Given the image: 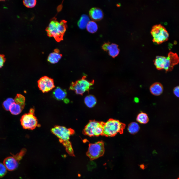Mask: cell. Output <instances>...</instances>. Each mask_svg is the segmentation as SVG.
Masks as SVG:
<instances>
[{"label": "cell", "mask_w": 179, "mask_h": 179, "mask_svg": "<svg viewBox=\"0 0 179 179\" xmlns=\"http://www.w3.org/2000/svg\"><path fill=\"white\" fill-rule=\"evenodd\" d=\"M108 51L110 55L113 57H115L119 54L120 50L117 45L115 43L109 44L107 47V50Z\"/></svg>", "instance_id": "e0dca14e"}, {"label": "cell", "mask_w": 179, "mask_h": 179, "mask_svg": "<svg viewBox=\"0 0 179 179\" xmlns=\"http://www.w3.org/2000/svg\"><path fill=\"white\" fill-rule=\"evenodd\" d=\"M90 19L87 15L83 14L81 16L78 22V25L79 28L81 29L85 28Z\"/></svg>", "instance_id": "ffe728a7"}, {"label": "cell", "mask_w": 179, "mask_h": 179, "mask_svg": "<svg viewBox=\"0 0 179 179\" xmlns=\"http://www.w3.org/2000/svg\"><path fill=\"white\" fill-rule=\"evenodd\" d=\"M66 23L64 20L59 22L55 18L52 19L46 30L48 36L53 37L58 42L63 40L67 28Z\"/></svg>", "instance_id": "6da1fadb"}, {"label": "cell", "mask_w": 179, "mask_h": 179, "mask_svg": "<svg viewBox=\"0 0 179 179\" xmlns=\"http://www.w3.org/2000/svg\"><path fill=\"white\" fill-rule=\"evenodd\" d=\"M84 103L88 107L92 108L96 104L97 101L96 98L92 95H89L86 96L84 98Z\"/></svg>", "instance_id": "d6986e66"}, {"label": "cell", "mask_w": 179, "mask_h": 179, "mask_svg": "<svg viewBox=\"0 0 179 179\" xmlns=\"http://www.w3.org/2000/svg\"><path fill=\"white\" fill-rule=\"evenodd\" d=\"M37 83L39 90L43 93L50 91L55 87L53 79L46 76L40 78Z\"/></svg>", "instance_id": "9c48e42d"}, {"label": "cell", "mask_w": 179, "mask_h": 179, "mask_svg": "<svg viewBox=\"0 0 179 179\" xmlns=\"http://www.w3.org/2000/svg\"><path fill=\"white\" fill-rule=\"evenodd\" d=\"M86 27L88 31L91 33L95 32L98 29V26L97 24L93 21H89Z\"/></svg>", "instance_id": "cb8c5ba5"}, {"label": "cell", "mask_w": 179, "mask_h": 179, "mask_svg": "<svg viewBox=\"0 0 179 179\" xmlns=\"http://www.w3.org/2000/svg\"><path fill=\"white\" fill-rule=\"evenodd\" d=\"M166 57L158 56H156L154 61V64L157 70L164 69L165 65Z\"/></svg>", "instance_id": "2e32d148"}, {"label": "cell", "mask_w": 179, "mask_h": 179, "mask_svg": "<svg viewBox=\"0 0 179 179\" xmlns=\"http://www.w3.org/2000/svg\"><path fill=\"white\" fill-rule=\"evenodd\" d=\"M5 61L6 59L4 55L0 54V68L3 66Z\"/></svg>", "instance_id": "f546056e"}, {"label": "cell", "mask_w": 179, "mask_h": 179, "mask_svg": "<svg viewBox=\"0 0 179 179\" xmlns=\"http://www.w3.org/2000/svg\"><path fill=\"white\" fill-rule=\"evenodd\" d=\"M36 1L35 0H25L23 1L24 4L28 8H32L35 5Z\"/></svg>", "instance_id": "4316f807"}, {"label": "cell", "mask_w": 179, "mask_h": 179, "mask_svg": "<svg viewBox=\"0 0 179 179\" xmlns=\"http://www.w3.org/2000/svg\"><path fill=\"white\" fill-rule=\"evenodd\" d=\"M7 169L5 166L1 163H0V178L2 177L6 174Z\"/></svg>", "instance_id": "f1b7e54d"}, {"label": "cell", "mask_w": 179, "mask_h": 179, "mask_svg": "<svg viewBox=\"0 0 179 179\" xmlns=\"http://www.w3.org/2000/svg\"><path fill=\"white\" fill-rule=\"evenodd\" d=\"M179 86H177L174 88L173 92L174 94L177 97H179Z\"/></svg>", "instance_id": "4dcf8cb0"}, {"label": "cell", "mask_w": 179, "mask_h": 179, "mask_svg": "<svg viewBox=\"0 0 179 179\" xmlns=\"http://www.w3.org/2000/svg\"><path fill=\"white\" fill-rule=\"evenodd\" d=\"M140 129V127L137 123L133 122L129 125L128 130L131 134H134L136 133Z\"/></svg>", "instance_id": "44dd1931"}, {"label": "cell", "mask_w": 179, "mask_h": 179, "mask_svg": "<svg viewBox=\"0 0 179 179\" xmlns=\"http://www.w3.org/2000/svg\"><path fill=\"white\" fill-rule=\"evenodd\" d=\"M14 100L15 102L24 107L25 98L23 95L20 94H17Z\"/></svg>", "instance_id": "484cf974"}, {"label": "cell", "mask_w": 179, "mask_h": 179, "mask_svg": "<svg viewBox=\"0 0 179 179\" xmlns=\"http://www.w3.org/2000/svg\"><path fill=\"white\" fill-rule=\"evenodd\" d=\"M19 161L13 155L6 158L3 161L4 164L7 169L9 171H12L18 166Z\"/></svg>", "instance_id": "7c38bea8"}, {"label": "cell", "mask_w": 179, "mask_h": 179, "mask_svg": "<svg viewBox=\"0 0 179 179\" xmlns=\"http://www.w3.org/2000/svg\"><path fill=\"white\" fill-rule=\"evenodd\" d=\"M59 141L65 147L66 151L70 155L75 156L71 143L69 140L63 141L59 140Z\"/></svg>", "instance_id": "7402d4cb"}, {"label": "cell", "mask_w": 179, "mask_h": 179, "mask_svg": "<svg viewBox=\"0 0 179 179\" xmlns=\"http://www.w3.org/2000/svg\"><path fill=\"white\" fill-rule=\"evenodd\" d=\"M93 83V81L90 82L86 79L85 77L83 76L74 82H72L69 90L74 91L77 94L82 95L90 89Z\"/></svg>", "instance_id": "5b68a950"}, {"label": "cell", "mask_w": 179, "mask_h": 179, "mask_svg": "<svg viewBox=\"0 0 179 179\" xmlns=\"http://www.w3.org/2000/svg\"><path fill=\"white\" fill-rule=\"evenodd\" d=\"M177 179H179V178L178 177Z\"/></svg>", "instance_id": "836d02e7"}, {"label": "cell", "mask_w": 179, "mask_h": 179, "mask_svg": "<svg viewBox=\"0 0 179 179\" xmlns=\"http://www.w3.org/2000/svg\"><path fill=\"white\" fill-rule=\"evenodd\" d=\"M110 42L105 43L103 44L102 46V49L105 51H106L107 47L110 44Z\"/></svg>", "instance_id": "1f68e13d"}, {"label": "cell", "mask_w": 179, "mask_h": 179, "mask_svg": "<svg viewBox=\"0 0 179 179\" xmlns=\"http://www.w3.org/2000/svg\"><path fill=\"white\" fill-rule=\"evenodd\" d=\"M136 120L141 124H145L148 122L149 119L146 113L141 112L138 115Z\"/></svg>", "instance_id": "603a6c76"}, {"label": "cell", "mask_w": 179, "mask_h": 179, "mask_svg": "<svg viewBox=\"0 0 179 179\" xmlns=\"http://www.w3.org/2000/svg\"><path fill=\"white\" fill-rule=\"evenodd\" d=\"M104 123L103 121L90 120L85 126L83 133L90 137L102 135Z\"/></svg>", "instance_id": "3957f363"}, {"label": "cell", "mask_w": 179, "mask_h": 179, "mask_svg": "<svg viewBox=\"0 0 179 179\" xmlns=\"http://www.w3.org/2000/svg\"><path fill=\"white\" fill-rule=\"evenodd\" d=\"M26 152V149H22L20 152L15 155H13L19 162L22 159V158Z\"/></svg>", "instance_id": "83f0119b"}, {"label": "cell", "mask_w": 179, "mask_h": 179, "mask_svg": "<svg viewBox=\"0 0 179 179\" xmlns=\"http://www.w3.org/2000/svg\"><path fill=\"white\" fill-rule=\"evenodd\" d=\"M53 96L58 100H63L64 102L67 103L69 100L66 98L67 93L66 90L59 87H57L53 92Z\"/></svg>", "instance_id": "8fae6325"}, {"label": "cell", "mask_w": 179, "mask_h": 179, "mask_svg": "<svg viewBox=\"0 0 179 179\" xmlns=\"http://www.w3.org/2000/svg\"><path fill=\"white\" fill-rule=\"evenodd\" d=\"M179 60V57L177 53L169 52L167 57H166L164 69L167 72L171 71L174 66L178 63Z\"/></svg>", "instance_id": "30bf717a"}, {"label": "cell", "mask_w": 179, "mask_h": 179, "mask_svg": "<svg viewBox=\"0 0 179 179\" xmlns=\"http://www.w3.org/2000/svg\"><path fill=\"white\" fill-rule=\"evenodd\" d=\"M149 89L150 92L153 95L155 96H159L163 92V88L161 83L156 82L151 85Z\"/></svg>", "instance_id": "5bb4252c"}, {"label": "cell", "mask_w": 179, "mask_h": 179, "mask_svg": "<svg viewBox=\"0 0 179 179\" xmlns=\"http://www.w3.org/2000/svg\"><path fill=\"white\" fill-rule=\"evenodd\" d=\"M59 51L57 49H56L54 52L50 53L49 55L48 58V61L51 64H55L57 63L61 58L62 55L59 53Z\"/></svg>", "instance_id": "9a60e30c"}, {"label": "cell", "mask_w": 179, "mask_h": 179, "mask_svg": "<svg viewBox=\"0 0 179 179\" xmlns=\"http://www.w3.org/2000/svg\"><path fill=\"white\" fill-rule=\"evenodd\" d=\"M89 14L90 17L95 20H100L103 16V11L101 9L98 8H91L89 11Z\"/></svg>", "instance_id": "4fadbf2b"}, {"label": "cell", "mask_w": 179, "mask_h": 179, "mask_svg": "<svg viewBox=\"0 0 179 179\" xmlns=\"http://www.w3.org/2000/svg\"><path fill=\"white\" fill-rule=\"evenodd\" d=\"M151 33L153 37V41L157 44H160L167 41L169 34L166 28L160 24L154 25Z\"/></svg>", "instance_id": "277c9868"}, {"label": "cell", "mask_w": 179, "mask_h": 179, "mask_svg": "<svg viewBox=\"0 0 179 179\" xmlns=\"http://www.w3.org/2000/svg\"><path fill=\"white\" fill-rule=\"evenodd\" d=\"M14 102V100L12 98H8L4 101L2 105L4 109L7 111L9 110L10 108Z\"/></svg>", "instance_id": "d4e9b609"}, {"label": "cell", "mask_w": 179, "mask_h": 179, "mask_svg": "<svg viewBox=\"0 0 179 179\" xmlns=\"http://www.w3.org/2000/svg\"><path fill=\"white\" fill-rule=\"evenodd\" d=\"M89 146L86 155L90 160L96 159L104 155L105 149L104 143L103 141H99L94 143L89 144Z\"/></svg>", "instance_id": "52a82bcc"}, {"label": "cell", "mask_w": 179, "mask_h": 179, "mask_svg": "<svg viewBox=\"0 0 179 179\" xmlns=\"http://www.w3.org/2000/svg\"><path fill=\"white\" fill-rule=\"evenodd\" d=\"M51 132L59 139L63 141L69 140L70 136L75 133L74 130L63 126L56 125L51 130Z\"/></svg>", "instance_id": "ba28073f"}, {"label": "cell", "mask_w": 179, "mask_h": 179, "mask_svg": "<svg viewBox=\"0 0 179 179\" xmlns=\"http://www.w3.org/2000/svg\"><path fill=\"white\" fill-rule=\"evenodd\" d=\"M24 107L14 102L10 106L9 110L12 114L16 115L21 112Z\"/></svg>", "instance_id": "ac0fdd59"}, {"label": "cell", "mask_w": 179, "mask_h": 179, "mask_svg": "<svg viewBox=\"0 0 179 179\" xmlns=\"http://www.w3.org/2000/svg\"><path fill=\"white\" fill-rule=\"evenodd\" d=\"M34 112V109L31 108L29 113L24 114L21 117L20 121L23 129L32 130L36 127L40 126Z\"/></svg>", "instance_id": "8992f818"}, {"label": "cell", "mask_w": 179, "mask_h": 179, "mask_svg": "<svg viewBox=\"0 0 179 179\" xmlns=\"http://www.w3.org/2000/svg\"><path fill=\"white\" fill-rule=\"evenodd\" d=\"M125 124L118 120L111 118L104 122L102 135L113 137L118 133L123 134Z\"/></svg>", "instance_id": "7a4b0ae2"}, {"label": "cell", "mask_w": 179, "mask_h": 179, "mask_svg": "<svg viewBox=\"0 0 179 179\" xmlns=\"http://www.w3.org/2000/svg\"><path fill=\"white\" fill-rule=\"evenodd\" d=\"M140 168L142 169H145L147 167L144 164H141L139 165Z\"/></svg>", "instance_id": "d6a6232c"}]
</instances>
